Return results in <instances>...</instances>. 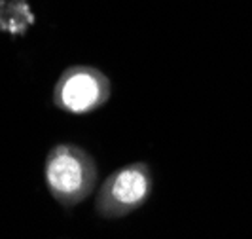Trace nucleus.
Wrapping results in <instances>:
<instances>
[{
	"instance_id": "f03ea898",
	"label": "nucleus",
	"mask_w": 252,
	"mask_h": 239,
	"mask_svg": "<svg viewBox=\"0 0 252 239\" xmlns=\"http://www.w3.org/2000/svg\"><path fill=\"white\" fill-rule=\"evenodd\" d=\"M154 188L148 164L135 162L116 169L99 188L95 209L102 218H122L148 202Z\"/></svg>"
},
{
	"instance_id": "f257e3e1",
	"label": "nucleus",
	"mask_w": 252,
	"mask_h": 239,
	"mask_svg": "<svg viewBox=\"0 0 252 239\" xmlns=\"http://www.w3.org/2000/svg\"><path fill=\"white\" fill-rule=\"evenodd\" d=\"M97 164L91 154L76 144L53 146L44 162V180L51 198L63 207L86 202L97 184Z\"/></svg>"
},
{
	"instance_id": "7ed1b4c3",
	"label": "nucleus",
	"mask_w": 252,
	"mask_h": 239,
	"mask_svg": "<svg viewBox=\"0 0 252 239\" xmlns=\"http://www.w3.org/2000/svg\"><path fill=\"white\" fill-rule=\"evenodd\" d=\"M110 78L95 67L72 65L61 72L53 86V104L68 114L84 116L110 101Z\"/></svg>"
}]
</instances>
